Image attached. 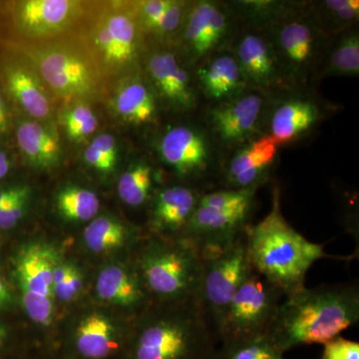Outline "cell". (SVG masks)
<instances>
[{
  "label": "cell",
  "instance_id": "30",
  "mask_svg": "<svg viewBox=\"0 0 359 359\" xmlns=\"http://www.w3.org/2000/svg\"><path fill=\"white\" fill-rule=\"evenodd\" d=\"M152 186V167L145 161H138L120 177L118 194L125 204L130 207H140L150 198Z\"/></svg>",
  "mask_w": 359,
  "mask_h": 359
},
{
  "label": "cell",
  "instance_id": "14",
  "mask_svg": "<svg viewBox=\"0 0 359 359\" xmlns=\"http://www.w3.org/2000/svg\"><path fill=\"white\" fill-rule=\"evenodd\" d=\"M339 110L316 89H290L271 97L264 135L278 149L306 138Z\"/></svg>",
  "mask_w": 359,
  "mask_h": 359
},
{
  "label": "cell",
  "instance_id": "45",
  "mask_svg": "<svg viewBox=\"0 0 359 359\" xmlns=\"http://www.w3.org/2000/svg\"><path fill=\"white\" fill-rule=\"evenodd\" d=\"M4 339H6V332L2 328H0V346H1Z\"/></svg>",
  "mask_w": 359,
  "mask_h": 359
},
{
  "label": "cell",
  "instance_id": "31",
  "mask_svg": "<svg viewBox=\"0 0 359 359\" xmlns=\"http://www.w3.org/2000/svg\"><path fill=\"white\" fill-rule=\"evenodd\" d=\"M56 205L61 216L73 222L93 219L100 209V201L96 194L77 186L62 189L57 195Z\"/></svg>",
  "mask_w": 359,
  "mask_h": 359
},
{
  "label": "cell",
  "instance_id": "29",
  "mask_svg": "<svg viewBox=\"0 0 359 359\" xmlns=\"http://www.w3.org/2000/svg\"><path fill=\"white\" fill-rule=\"evenodd\" d=\"M309 6L314 20L328 36L358 25V0H316L309 1Z\"/></svg>",
  "mask_w": 359,
  "mask_h": 359
},
{
  "label": "cell",
  "instance_id": "25",
  "mask_svg": "<svg viewBox=\"0 0 359 359\" xmlns=\"http://www.w3.org/2000/svg\"><path fill=\"white\" fill-rule=\"evenodd\" d=\"M359 76V26L332 35L328 39L318 81L327 77Z\"/></svg>",
  "mask_w": 359,
  "mask_h": 359
},
{
  "label": "cell",
  "instance_id": "13",
  "mask_svg": "<svg viewBox=\"0 0 359 359\" xmlns=\"http://www.w3.org/2000/svg\"><path fill=\"white\" fill-rule=\"evenodd\" d=\"M285 294L252 271L226 309L219 344L268 334Z\"/></svg>",
  "mask_w": 359,
  "mask_h": 359
},
{
  "label": "cell",
  "instance_id": "22",
  "mask_svg": "<svg viewBox=\"0 0 359 359\" xmlns=\"http://www.w3.org/2000/svg\"><path fill=\"white\" fill-rule=\"evenodd\" d=\"M140 72L128 75L120 85L114 99L117 114L128 124L147 126L158 118V98Z\"/></svg>",
  "mask_w": 359,
  "mask_h": 359
},
{
  "label": "cell",
  "instance_id": "19",
  "mask_svg": "<svg viewBox=\"0 0 359 359\" xmlns=\"http://www.w3.org/2000/svg\"><path fill=\"white\" fill-rule=\"evenodd\" d=\"M193 72L204 105L223 102L249 89L230 49L212 54Z\"/></svg>",
  "mask_w": 359,
  "mask_h": 359
},
{
  "label": "cell",
  "instance_id": "26",
  "mask_svg": "<svg viewBox=\"0 0 359 359\" xmlns=\"http://www.w3.org/2000/svg\"><path fill=\"white\" fill-rule=\"evenodd\" d=\"M96 292L103 301L124 308L142 306L149 295L141 276L118 264L106 266L100 271L97 278Z\"/></svg>",
  "mask_w": 359,
  "mask_h": 359
},
{
  "label": "cell",
  "instance_id": "35",
  "mask_svg": "<svg viewBox=\"0 0 359 359\" xmlns=\"http://www.w3.org/2000/svg\"><path fill=\"white\" fill-rule=\"evenodd\" d=\"M54 299L22 292V304L26 313L34 323L49 325L53 318Z\"/></svg>",
  "mask_w": 359,
  "mask_h": 359
},
{
  "label": "cell",
  "instance_id": "2",
  "mask_svg": "<svg viewBox=\"0 0 359 359\" xmlns=\"http://www.w3.org/2000/svg\"><path fill=\"white\" fill-rule=\"evenodd\" d=\"M250 266L285 295L306 287V276L314 263L330 256L321 244L304 237L283 217L280 191L273 189L271 209L259 223L245 230Z\"/></svg>",
  "mask_w": 359,
  "mask_h": 359
},
{
  "label": "cell",
  "instance_id": "4",
  "mask_svg": "<svg viewBox=\"0 0 359 359\" xmlns=\"http://www.w3.org/2000/svg\"><path fill=\"white\" fill-rule=\"evenodd\" d=\"M85 43L103 75L138 72L146 42L133 2L106 4L92 18Z\"/></svg>",
  "mask_w": 359,
  "mask_h": 359
},
{
  "label": "cell",
  "instance_id": "41",
  "mask_svg": "<svg viewBox=\"0 0 359 359\" xmlns=\"http://www.w3.org/2000/svg\"><path fill=\"white\" fill-rule=\"evenodd\" d=\"M28 189L29 187L26 185H16L0 190V212Z\"/></svg>",
  "mask_w": 359,
  "mask_h": 359
},
{
  "label": "cell",
  "instance_id": "16",
  "mask_svg": "<svg viewBox=\"0 0 359 359\" xmlns=\"http://www.w3.org/2000/svg\"><path fill=\"white\" fill-rule=\"evenodd\" d=\"M229 49L237 59L249 88L269 97L292 89L264 30L238 25Z\"/></svg>",
  "mask_w": 359,
  "mask_h": 359
},
{
  "label": "cell",
  "instance_id": "23",
  "mask_svg": "<svg viewBox=\"0 0 359 359\" xmlns=\"http://www.w3.org/2000/svg\"><path fill=\"white\" fill-rule=\"evenodd\" d=\"M57 256L50 248L32 245L18 257L16 275L21 292L54 299L53 271Z\"/></svg>",
  "mask_w": 359,
  "mask_h": 359
},
{
  "label": "cell",
  "instance_id": "46",
  "mask_svg": "<svg viewBox=\"0 0 359 359\" xmlns=\"http://www.w3.org/2000/svg\"><path fill=\"white\" fill-rule=\"evenodd\" d=\"M0 180H1V179H0Z\"/></svg>",
  "mask_w": 359,
  "mask_h": 359
},
{
  "label": "cell",
  "instance_id": "27",
  "mask_svg": "<svg viewBox=\"0 0 359 359\" xmlns=\"http://www.w3.org/2000/svg\"><path fill=\"white\" fill-rule=\"evenodd\" d=\"M75 347L85 359H105L117 351L119 342L111 321L102 314L94 313L77 327Z\"/></svg>",
  "mask_w": 359,
  "mask_h": 359
},
{
  "label": "cell",
  "instance_id": "12",
  "mask_svg": "<svg viewBox=\"0 0 359 359\" xmlns=\"http://www.w3.org/2000/svg\"><path fill=\"white\" fill-rule=\"evenodd\" d=\"M271 98L249 88L229 100L203 106L201 121L224 158L264 136Z\"/></svg>",
  "mask_w": 359,
  "mask_h": 359
},
{
  "label": "cell",
  "instance_id": "44",
  "mask_svg": "<svg viewBox=\"0 0 359 359\" xmlns=\"http://www.w3.org/2000/svg\"><path fill=\"white\" fill-rule=\"evenodd\" d=\"M9 299V292L7 290L6 285L2 278H0V306L6 304Z\"/></svg>",
  "mask_w": 359,
  "mask_h": 359
},
{
  "label": "cell",
  "instance_id": "32",
  "mask_svg": "<svg viewBox=\"0 0 359 359\" xmlns=\"http://www.w3.org/2000/svg\"><path fill=\"white\" fill-rule=\"evenodd\" d=\"M84 242L92 252L101 254L121 248L128 233L124 224L109 217H98L84 231Z\"/></svg>",
  "mask_w": 359,
  "mask_h": 359
},
{
  "label": "cell",
  "instance_id": "37",
  "mask_svg": "<svg viewBox=\"0 0 359 359\" xmlns=\"http://www.w3.org/2000/svg\"><path fill=\"white\" fill-rule=\"evenodd\" d=\"M321 359H359V344L339 335L323 344Z\"/></svg>",
  "mask_w": 359,
  "mask_h": 359
},
{
  "label": "cell",
  "instance_id": "8",
  "mask_svg": "<svg viewBox=\"0 0 359 359\" xmlns=\"http://www.w3.org/2000/svg\"><path fill=\"white\" fill-rule=\"evenodd\" d=\"M203 257L186 238L152 242L139 259L142 282L161 301H195L202 275Z\"/></svg>",
  "mask_w": 359,
  "mask_h": 359
},
{
  "label": "cell",
  "instance_id": "1",
  "mask_svg": "<svg viewBox=\"0 0 359 359\" xmlns=\"http://www.w3.org/2000/svg\"><path fill=\"white\" fill-rule=\"evenodd\" d=\"M359 320L358 283L320 285L285 295L269 337L282 353L306 344H325Z\"/></svg>",
  "mask_w": 359,
  "mask_h": 359
},
{
  "label": "cell",
  "instance_id": "38",
  "mask_svg": "<svg viewBox=\"0 0 359 359\" xmlns=\"http://www.w3.org/2000/svg\"><path fill=\"white\" fill-rule=\"evenodd\" d=\"M30 188L0 212V229L11 230L23 218L30 198Z\"/></svg>",
  "mask_w": 359,
  "mask_h": 359
},
{
  "label": "cell",
  "instance_id": "5",
  "mask_svg": "<svg viewBox=\"0 0 359 359\" xmlns=\"http://www.w3.org/2000/svg\"><path fill=\"white\" fill-rule=\"evenodd\" d=\"M292 89H316L327 34L309 9V1L264 28Z\"/></svg>",
  "mask_w": 359,
  "mask_h": 359
},
{
  "label": "cell",
  "instance_id": "20",
  "mask_svg": "<svg viewBox=\"0 0 359 359\" xmlns=\"http://www.w3.org/2000/svg\"><path fill=\"white\" fill-rule=\"evenodd\" d=\"M204 192L193 187L177 184L162 189L154 198L151 226L158 233L183 238L189 222Z\"/></svg>",
  "mask_w": 359,
  "mask_h": 359
},
{
  "label": "cell",
  "instance_id": "28",
  "mask_svg": "<svg viewBox=\"0 0 359 359\" xmlns=\"http://www.w3.org/2000/svg\"><path fill=\"white\" fill-rule=\"evenodd\" d=\"M304 1L290 0H231L228 1L238 25L264 29L299 8Z\"/></svg>",
  "mask_w": 359,
  "mask_h": 359
},
{
  "label": "cell",
  "instance_id": "11",
  "mask_svg": "<svg viewBox=\"0 0 359 359\" xmlns=\"http://www.w3.org/2000/svg\"><path fill=\"white\" fill-rule=\"evenodd\" d=\"M202 257V275L195 301L219 344V328L226 309L238 287L254 271L248 256L245 231L226 249Z\"/></svg>",
  "mask_w": 359,
  "mask_h": 359
},
{
  "label": "cell",
  "instance_id": "43",
  "mask_svg": "<svg viewBox=\"0 0 359 359\" xmlns=\"http://www.w3.org/2000/svg\"><path fill=\"white\" fill-rule=\"evenodd\" d=\"M11 169V161L6 153L0 151V179L4 178Z\"/></svg>",
  "mask_w": 359,
  "mask_h": 359
},
{
  "label": "cell",
  "instance_id": "17",
  "mask_svg": "<svg viewBox=\"0 0 359 359\" xmlns=\"http://www.w3.org/2000/svg\"><path fill=\"white\" fill-rule=\"evenodd\" d=\"M278 147L268 136L259 137L224 159L219 189H259L271 178Z\"/></svg>",
  "mask_w": 359,
  "mask_h": 359
},
{
  "label": "cell",
  "instance_id": "3",
  "mask_svg": "<svg viewBox=\"0 0 359 359\" xmlns=\"http://www.w3.org/2000/svg\"><path fill=\"white\" fill-rule=\"evenodd\" d=\"M218 346L196 301L176 302L172 313L144 323L131 359H212Z\"/></svg>",
  "mask_w": 359,
  "mask_h": 359
},
{
  "label": "cell",
  "instance_id": "34",
  "mask_svg": "<svg viewBox=\"0 0 359 359\" xmlns=\"http://www.w3.org/2000/svg\"><path fill=\"white\" fill-rule=\"evenodd\" d=\"M66 133L72 140H83L95 132L98 119L86 104H78L65 116Z\"/></svg>",
  "mask_w": 359,
  "mask_h": 359
},
{
  "label": "cell",
  "instance_id": "7",
  "mask_svg": "<svg viewBox=\"0 0 359 359\" xmlns=\"http://www.w3.org/2000/svg\"><path fill=\"white\" fill-rule=\"evenodd\" d=\"M157 148L162 162L184 185L204 193L219 189L224 156L202 121L168 127Z\"/></svg>",
  "mask_w": 359,
  "mask_h": 359
},
{
  "label": "cell",
  "instance_id": "10",
  "mask_svg": "<svg viewBox=\"0 0 359 359\" xmlns=\"http://www.w3.org/2000/svg\"><path fill=\"white\" fill-rule=\"evenodd\" d=\"M238 22L228 1L194 0L172 45L194 71L212 54L229 49Z\"/></svg>",
  "mask_w": 359,
  "mask_h": 359
},
{
  "label": "cell",
  "instance_id": "40",
  "mask_svg": "<svg viewBox=\"0 0 359 359\" xmlns=\"http://www.w3.org/2000/svg\"><path fill=\"white\" fill-rule=\"evenodd\" d=\"M84 159L90 167L94 168L102 173H110L115 168L108 162L101 151L93 143L90 144L85 151Z\"/></svg>",
  "mask_w": 359,
  "mask_h": 359
},
{
  "label": "cell",
  "instance_id": "33",
  "mask_svg": "<svg viewBox=\"0 0 359 359\" xmlns=\"http://www.w3.org/2000/svg\"><path fill=\"white\" fill-rule=\"evenodd\" d=\"M268 334L221 344L212 359H285Z\"/></svg>",
  "mask_w": 359,
  "mask_h": 359
},
{
  "label": "cell",
  "instance_id": "36",
  "mask_svg": "<svg viewBox=\"0 0 359 359\" xmlns=\"http://www.w3.org/2000/svg\"><path fill=\"white\" fill-rule=\"evenodd\" d=\"M83 287V278L74 266L71 264L69 271L60 283L53 285L54 297L61 302H71L76 299Z\"/></svg>",
  "mask_w": 359,
  "mask_h": 359
},
{
  "label": "cell",
  "instance_id": "18",
  "mask_svg": "<svg viewBox=\"0 0 359 359\" xmlns=\"http://www.w3.org/2000/svg\"><path fill=\"white\" fill-rule=\"evenodd\" d=\"M84 7V2L75 0H25L16 6V22L26 36L45 41L72 27Z\"/></svg>",
  "mask_w": 359,
  "mask_h": 359
},
{
  "label": "cell",
  "instance_id": "24",
  "mask_svg": "<svg viewBox=\"0 0 359 359\" xmlns=\"http://www.w3.org/2000/svg\"><path fill=\"white\" fill-rule=\"evenodd\" d=\"M18 147L26 160L39 169H50L60 160L61 147L55 130L39 120L21 123L16 131Z\"/></svg>",
  "mask_w": 359,
  "mask_h": 359
},
{
  "label": "cell",
  "instance_id": "15",
  "mask_svg": "<svg viewBox=\"0 0 359 359\" xmlns=\"http://www.w3.org/2000/svg\"><path fill=\"white\" fill-rule=\"evenodd\" d=\"M161 44L144 52L142 63L145 66L149 84L169 109L183 114L195 112L201 103L204 104L193 71L182 60L173 45Z\"/></svg>",
  "mask_w": 359,
  "mask_h": 359
},
{
  "label": "cell",
  "instance_id": "9",
  "mask_svg": "<svg viewBox=\"0 0 359 359\" xmlns=\"http://www.w3.org/2000/svg\"><path fill=\"white\" fill-rule=\"evenodd\" d=\"M29 58L43 83L60 98H95L102 88L103 73L86 47L65 40L33 45Z\"/></svg>",
  "mask_w": 359,
  "mask_h": 359
},
{
  "label": "cell",
  "instance_id": "42",
  "mask_svg": "<svg viewBox=\"0 0 359 359\" xmlns=\"http://www.w3.org/2000/svg\"><path fill=\"white\" fill-rule=\"evenodd\" d=\"M9 126L8 114H7L6 103L0 94V135L6 133Z\"/></svg>",
  "mask_w": 359,
  "mask_h": 359
},
{
  "label": "cell",
  "instance_id": "6",
  "mask_svg": "<svg viewBox=\"0 0 359 359\" xmlns=\"http://www.w3.org/2000/svg\"><path fill=\"white\" fill-rule=\"evenodd\" d=\"M259 189H216L201 196L183 238L202 257L218 252L235 243L250 226Z\"/></svg>",
  "mask_w": 359,
  "mask_h": 359
},
{
  "label": "cell",
  "instance_id": "21",
  "mask_svg": "<svg viewBox=\"0 0 359 359\" xmlns=\"http://www.w3.org/2000/svg\"><path fill=\"white\" fill-rule=\"evenodd\" d=\"M6 80L9 93L28 115L39 121L51 117L52 104L46 85L32 63L8 66Z\"/></svg>",
  "mask_w": 359,
  "mask_h": 359
},
{
  "label": "cell",
  "instance_id": "39",
  "mask_svg": "<svg viewBox=\"0 0 359 359\" xmlns=\"http://www.w3.org/2000/svg\"><path fill=\"white\" fill-rule=\"evenodd\" d=\"M92 143L101 151L108 162L115 167L117 164L118 148L114 137L110 134H100L92 141Z\"/></svg>",
  "mask_w": 359,
  "mask_h": 359
}]
</instances>
